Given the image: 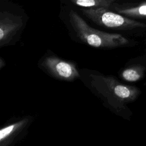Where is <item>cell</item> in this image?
Wrapping results in <instances>:
<instances>
[{
	"label": "cell",
	"instance_id": "cell-1",
	"mask_svg": "<svg viewBox=\"0 0 146 146\" xmlns=\"http://www.w3.org/2000/svg\"><path fill=\"white\" fill-rule=\"evenodd\" d=\"M89 78L92 90L118 113L128 110L126 104L134 102L141 93L137 87L121 83L112 76L91 74Z\"/></svg>",
	"mask_w": 146,
	"mask_h": 146
},
{
	"label": "cell",
	"instance_id": "cell-2",
	"mask_svg": "<svg viewBox=\"0 0 146 146\" xmlns=\"http://www.w3.org/2000/svg\"><path fill=\"white\" fill-rule=\"evenodd\" d=\"M69 23L74 36L79 42L100 49H112L135 45V40L119 33H110L90 26L76 12L71 10Z\"/></svg>",
	"mask_w": 146,
	"mask_h": 146
},
{
	"label": "cell",
	"instance_id": "cell-3",
	"mask_svg": "<svg viewBox=\"0 0 146 146\" xmlns=\"http://www.w3.org/2000/svg\"><path fill=\"white\" fill-rule=\"evenodd\" d=\"M88 19L98 26L121 31H135L146 29V23L130 19L104 7L81 9Z\"/></svg>",
	"mask_w": 146,
	"mask_h": 146
},
{
	"label": "cell",
	"instance_id": "cell-4",
	"mask_svg": "<svg viewBox=\"0 0 146 146\" xmlns=\"http://www.w3.org/2000/svg\"><path fill=\"white\" fill-rule=\"evenodd\" d=\"M38 65L46 73L58 80L71 82L81 77L75 63L54 54L44 55L40 59Z\"/></svg>",
	"mask_w": 146,
	"mask_h": 146
},
{
	"label": "cell",
	"instance_id": "cell-5",
	"mask_svg": "<svg viewBox=\"0 0 146 146\" xmlns=\"http://www.w3.org/2000/svg\"><path fill=\"white\" fill-rule=\"evenodd\" d=\"M22 17L7 11L0 12V47L14 44L15 37L22 29Z\"/></svg>",
	"mask_w": 146,
	"mask_h": 146
},
{
	"label": "cell",
	"instance_id": "cell-6",
	"mask_svg": "<svg viewBox=\"0 0 146 146\" xmlns=\"http://www.w3.org/2000/svg\"><path fill=\"white\" fill-rule=\"evenodd\" d=\"M33 120L31 116H27L2 127L0 130V146H9L18 141L23 133L27 132Z\"/></svg>",
	"mask_w": 146,
	"mask_h": 146
},
{
	"label": "cell",
	"instance_id": "cell-7",
	"mask_svg": "<svg viewBox=\"0 0 146 146\" xmlns=\"http://www.w3.org/2000/svg\"><path fill=\"white\" fill-rule=\"evenodd\" d=\"M146 72V67L140 64H132L123 68L119 73L120 78L128 82H137L142 79Z\"/></svg>",
	"mask_w": 146,
	"mask_h": 146
},
{
	"label": "cell",
	"instance_id": "cell-8",
	"mask_svg": "<svg viewBox=\"0 0 146 146\" xmlns=\"http://www.w3.org/2000/svg\"><path fill=\"white\" fill-rule=\"evenodd\" d=\"M118 13L128 17L136 18H146V3L132 7H116Z\"/></svg>",
	"mask_w": 146,
	"mask_h": 146
},
{
	"label": "cell",
	"instance_id": "cell-9",
	"mask_svg": "<svg viewBox=\"0 0 146 146\" xmlns=\"http://www.w3.org/2000/svg\"><path fill=\"white\" fill-rule=\"evenodd\" d=\"M116 0H71L76 6L83 8L104 7L109 9Z\"/></svg>",
	"mask_w": 146,
	"mask_h": 146
},
{
	"label": "cell",
	"instance_id": "cell-10",
	"mask_svg": "<svg viewBox=\"0 0 146 146\" xmlns=\"http://www.w3.org/2000/svg\"><path fill=\"white\" fill-rule=\"evenodd\" d=\"M6 65V63L5 60L3 59L2 57H0V69H2Z\"/></svg>",
	"mask_w": 146,
	"mask_h": 146
}]
</instances>
